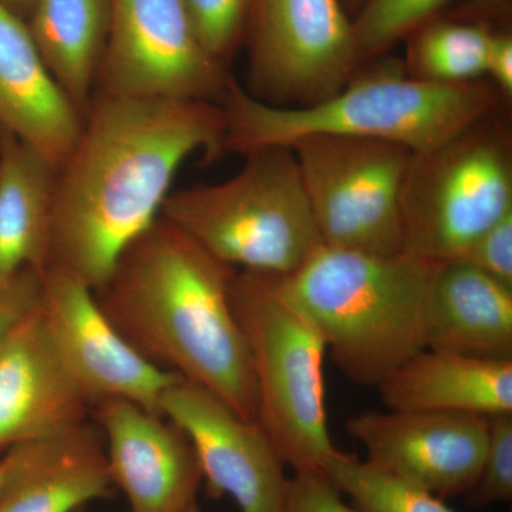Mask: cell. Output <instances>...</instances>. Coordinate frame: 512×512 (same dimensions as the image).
Returning a JSON list of instances; mask_svg holds the SVG:
<instances>
[{"label":"cell","mask_w":512,"mask_h":512,"mask_svg":"<svg viewBox=\"0 0 512 512\" xmlns=\"http://www.w3.org/2000/svg\"><path fill=\"white\" fill-rule=\"evenodd\" d=\"M161 414L187 434L211 497L227 495L239 512L284 511L285 463L258 421L184 379L164 393Z\"/></svg>","instance_id":"cell-12"},{"label":"cell","mask_w":512,"mask_h":512,"mask_svg":"<svg viewBox=\"0 0 512 512\" xmlns=\"http://www.w3.org/2000/svg\"><path fill=\"white\" fill-rule=\"evenodd\" d=\"M322 473L362 512H456L436 495L340 450L326 460Z\"/></svg>","instance_id":"cell-23"},{"label":"cell","mask_w":512,"mask_h":512,"mask_svg":"<svg viewBox=\"0 0 512 512\" xmlns=\"http://www.w3.org/2000/svg\"><path fill=\"white\" fill-rule=\"evenodd\" d=\"M375 389L393 412L512 413V360L423 349Z\"/></svg>","instance_id":"cell-18"},{"label":"cell","mask_w":512,"mask_h":512,"mask_svg":"<svg viewBox=\"0 0 512 512\" xmlns=\"http://www.w3.org/2000/svg\"><path fill=\"white\" fill-rule=\"evenodd\" d=\"M47 69L86 113L111 23V0H36L26 18Z\"/></svg>","instance_id":"cell-21"},{"label":"cell","mask_w":512,"mask_h":512,"mask_svg":"<svg viewBox=\"0 0 512 512\" xmlns=\"http://www.w3.org/2000/svg\"><path fill=\"white\" fill-rule=\"evenodd\" d=\"M245 92L285 109L335 96L359 70L342 0H252Z\"/></svg>","instance_id":"cell-9"},{"label":"cell","mask_w":512,"mask_h":512,"mask_svg":"<svg viewBox=\"0 0 512 512\" xmlns=\"http://www.w3.org/2000/svg\"><path fill=\"white\" fill-rule=\"evenodd\" d=\"M503 96L487 79L436 84L412 79L403 64L384 60L356 72L340 92L308 107H274L229 80L221 106L225 151L245 156L271 146H291L315 134L373 138L424 153L500 110Z\"/></svg>","instance_id":"cell-3"},{"label":"cell","mask_w":512,"mask_h":512,"mask_svg":"<svg viewBox=\"0 0 512 512\" xmlns=\"http://www.w3.org/2000/svg\"><path fill=\"white\" fill-rule=\"evenodd\" d=\"M511 3L512 0H464L456 9L441 16L493 26L494 20L507 18Z\"/></svg>","instance_id":"cell-31"},{"label":"cell","mask_w":512,"mask_h":512,"mask_svg":"<svg viewBox=\"0 0 512 512\" xmlns=\"http://www.w3.org/2000/svg\"><path fill=\"white\" fill-rule=\"evenodd\" d=\"M16 461V450L12 448V450L6 451L5 454L0 456V490H2L3 485H5L6 480L12 473V468L15 466Z\"/></svg>","instance_id":"cell-33"},{"label":"cell","mask_w":512,"mask_h":512,"mask_svg":"<svg viewBox=\"0 0 512 512\" xmlns=\"http://www.w3.org/2000/svg\"><path fill=\"white\" fill-rule=\"evenodd\" d=\"M15 450L0 512H79L113 493L106 444L93 420Z\"/></svg>","instance_id":"cell-17"},{"label":"cell","mask_w":512,"mask_h":512,"mask_svg":"<svg viewBox=\"0 0 512 512\" xmlns=\"http://www.w3.org/2000/svg\"><path fill=\"white\" fill-rule=\"evenodd\" d=\"M457 261L512 288V212L478 235Z\"/></svg>","instance_id":"cell-27"},{"label":"cell","mask_w":512,"mask_h":512,"mask_svg":"<svg viewBox=\"0 0 512 512\" xmlns=\"http://www.w3.org/2000/svg\"><path fill=\"white\" fill-rule=\"evenodd\" d=\"M323 245L402 254L400 201L413 151L373 138L315 134L291 146Z\"/></svg>","instance_id":"cell-8"},{"label":"cell","mask_w":512,"mask_h":512,"mask_svg":"<svg viewBox=\"0 0 512 512\" xmlns=\"http://www.w3.org/2000/svg\"><path fill=\"white\" fill-rule=\"evenodd\" d=\"M83 120L37 52L26 20L0 6V133L35 150L57 171Z\"/></svg>","instance_id":"cell-16"},{"label":"cell","mask_w":512,"mask_h":512,"mask_svg":"<svg viewBox=\"0 0 512 512\" xmlns=\"http://www.w3.org/2000/svg\"><path fill=\"white\" fill-rule=\"evenodd\" d=\"M55 180L45 158L0 133V279L45 272Z\"/></svg>","instance_id":"cell-20"},{"label":"cell","mask_w":512,"mask_h":512,"mask_svg":"<svg viewBox=\"0 0 512 512\" xmlns=\"http://www.w3.org/2000/svg\"><path fill=\"white\" fill-rule=\"evenodd\" d=\"M366 461L441 500L467 495L480 477L488 417L434 412H370L346 421Z\"/></svg>","instance_id":"cell-13"},{"label":"cell","mask_w":512,"mask_h":512,"mask_svg":"<svg viewBox=\"0 0 512 512\" xmlns=\"http://www.w3.org/2000/svg\"><path fill=\"white\" fill-rule=\"evenodd\" d=\"M237 272L160 215L124 249L94 296L148 362L256 420L251 359L231 306Z\"/></svg>","instance_id":"cell-2"},{"label":"cell","mask_w":512,"mask_h":512,"mask_svg":"<svg viewBox=\"0 0 512 512\" xmlns=\"http://www.w3.org/2000/svg\"><path fill=\"white\" fill-rule=\"evenodd\" d=\"M493 26L439 16L407 37L403 69L421 82L463 84L484 79Z\"/></svg>","instance_id":"cell-22"},{"label":"cell","mask_w":512,"mask_h":512,"mask_svg":"<svg viewBox=\"0 0 512 512\" xmlns=\"http://www.w3.org/2000/svg\"><path fill=\"white\" fill-rule=\"evenodd\" d=\"M229 80L227 66L202 45L185 0H111L94 93L221 104Z\"/></svg>","instance_id":"cell-10"},{"label":"cell","mask_w":512,"mask_h":512,"mask_svg":"<svg viewBox=\"0 0 512 512\" xmlns=\"http://www.w3.org/2000/svg\"><path fill=\"white\" fill-rule=\"evenodd\" d=\"M42 301V274L23 269L8 279H0V350L13 330Z\"/></svg>","instance_id":"cell-28"},{"label":"cell","mask_w":512,"mask_h":512,"mask_svg":"<svg viewBox=\"0 0 512 512\" xmlns=\"http://www.w3.org/2000/svg\"><path fill=\"white\" fill-rule=\"evenodd\" d=\"M237 174L171 192L161 217L238 271L291 275L320 247L292 148L245 154Z\"/></svg>","instance_id":"cell-6"},{"label":"cell","mask_w":512,"mask_h":512,"mask_svg":"<svg viewBox=\"0 0 512 512\" xmlns=\"http://www.w3.org/2000/svg\"><path fill=\"white\" fill-rule=\"evenodd\" d=\"M427 349L512 360V288L461 261L437 266L426 315Z\"/></svg>","instance_id":"cell-19"},{"label":"cell","mask_w":512,"mask_h":512,"mask_svg":"<svg viewBox=\"0 0 512 512\" xmlns=\"http://www.w3.org/2000/svg\"><path fill=\"white\" fill-rule=\"evenodd\" d=\"M434 262L322 245L282 284L315 319L333 363L353 383L376 387L427 349Z\"/></svg>","instance_id":"cell-4"},{"label":"cell","mask_w":512,"mask_h":512,"mask_svg":"<svg viewBox=\"0 0 512 512\" xmlns=\"http://www.w3.org/2000/svg\"><path fill=\"white\" fill-rule=\"evenodd\" d=\"M111 480L130 512H180L197 503L202 473L190 439L163 414L128 400L97 403Z\"/></svg>","instance_id":"cell-14"},{"label":"cell","mask_w":512,"mask_h":512,"mask_svg":"<svg viewBox=\"0 0 512 512\" xmlns=\"http://www.w3.org/2000/svg\"><path fill=\"white\" fill-rule=\"evenodd\" d=\"M342 3L345 9L348 10L349 15H356L357 10L365 3V0H342Z\"/></svg>","instance_id":"cell-34"},{"label":"cell","mask_w":512,"mask_h":512,"mask_svg":"<svg viewBox=\"0 0 512 512\" xmlns=\"http://www.w3.org/2000/svg\"><path fill=\"white\" fill-rule=\"evenodd\" d=\"M231 306L251 359L256 421L293 473H322L338 448L326 412L325 338L281 275L238 271Z\"/></svg>","instance_id":"cell-5"},{"label":"cell","mask_w":512,"mask_h":512,"mask_svg":"<svg viewBox=\"0 0 512 512\" xmlns=\"http://www.w3.org/2000/svg\"><path fill=\"white\" fill-rule=\"evenodd\" d=\"M180 512H202V511H201L200 505H198V503H194V504L188 505L187 508H184V510L180 511Z\"/></svg>","instance_id":"cell-35"},{"label":"cell","mask_w":512,"mask_h":512,"mask_svg":"<svg viewBox=\"0 0 512 512\" xmlns=\"http://www.w3.org/2000/svg\"><path fill=\"white\" fill-rule=\"evenodd\" d=\"M454 0H365L353 18L359 62L375 59L439 18Z\"/></svg>","instance_id":"cell-24"},{"label":"cell","mask_w":512,"mask_h":512,"mask_svg":"<svg viewBox=\"0 0 512 512\" xmlns=\"http://www.w3.org/2000/svg\"><path fill=\"white\" fill-rule=\"evenodd\" d=\"M36 0H0V6L26 20Z\"/></svg>","instance_id":"cell-32"},{"label":"cell","mask_w":512,"mask_h":512,"mask_svg":"<svg viewBox=\"0 0 512 512\" xmlns=\"http://www.w3.org/2000/svg\"><path fill=\"white\" fill-rule=\"evenodd\" d=\"M202 45L227 66L247 35L252 0H185Z\"/></svg>","instance_id":"cell-25"},{"label":"cell","mask_w":512,"mask_h":512,"mask_svg":"<svg viewBox=\"0 0 512 512\" xmlns=\"http://www.w3.org/2000/svg\"><path fill=\"white\" fill-rule=\"evenodd\" d=\"M512 500V413L488 417L483 467L467 503L488 507Z\"/></svg>","instance_id":"cell-26"},{"label":"cell","mask_w":512,"mask_h":512,"mask_svg":"<svg viewBox=\"0 0 512 512\" xmlns=\"http://www.w3.org/2000/svg\"><path fill=\"white\" fill-rule=\"evenodd\" d=\"M282 512H362L348 505L323 473H295L288 478Z\"/></svg>","instance_id":"cell-29"},{"label":"cell","mask_w":512,"mask_h":512,"mask_svg":"<svg viewBox=\"0 0 512 512\" xmlns=\"http://www.w3.org/2000/svg\"><path fill=\"white\" fill-rule=\"evenodd\" d=\"M510 212L511 133L495 113L413 153L400 201L403 252L434 264L457 261Z\"/></svg>","instance_id":"cell-7"},{"label":"cell","mask_w":512,"mask_h":512,"mask_svg":"<svg viewBox=\"0 0 512 512\" xmlns=\"http://www.w3.org/2000/svg\"><path fill=\"white\" fill-rule=\"evenodd\" d=\"M485 77L504 101L512 96V35L507 30H494L488 50Z\"/></svg>","instance_id":"cell-30"},{"label":"cell","mask_w":512,"mask_h":512,"mask_svg":"<svg viewBox=\"0 0 512 512\" xmlns=\"http://www.w3.org/2000/svg\"><path fill=\"white\" fill-rule=\"evenodd\" d=\"M40 311L57 356L93 407L121 399L161 414L164 393L181 377L141 356L101 311L92 288L47 269Z\"/></svg>","instance_id":"cell-11"},{"label":"cell","mask_w":512,"mask_h":512,"mask_svg":"<svg viewBox=\"0 0 512 512\" xmlns=\"http://www.w3.org/2000/svg\"><path fill=\"white\" fill-rule=\"evenodd\" d=\"M92 410L50 342L39 303L0 350V456L66 433L92 420Z\"/></svg>","instance_id":"cell-15"},{"label":"cell","mask_w":512,"mask_h":512,"mask_svg":"<svg viewBox=\"0 0 512 512\" xmlns=\"http://www.w3.org/2000/svg\"><path fill=\"white\" fill-rule=\"evenodd\" d=\"M225 113L211 101L94 93L56 171L46 269L97 291L124 249L160 218L181 165L225 153Z\"/></svg>","instance_id":"cell-1"}]
</instances>
